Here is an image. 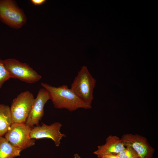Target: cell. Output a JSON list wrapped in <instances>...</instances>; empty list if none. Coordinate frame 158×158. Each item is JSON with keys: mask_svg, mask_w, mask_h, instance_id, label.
I'll return each mask as SVG.
<instances>
[{"mask_svg": "<svg viewBox=\"0 0 158 158\" xmlns=\"http://www.w3.org/2000/svg\"><path fill=\"white\" fill-rule=\"evenodd\" d=\"M10 78H11L10 74L3 60L0 59V89L4 83Z\"/></svg>", "mask_w": 158, "mask_h": 158, "instance_id": "obj_13", "label": "cell"}, {"mask_svg": "<svg viewBox=\"0 0 158 158\" xmlns=\"http://www.w3.org/2000/svg\"><path fill=\"white\" fill-rule=\"evenodd\" d=\"M46 0H31V3L35 5H40L45 3Z\"/></svg>", "mask_w": 158, "mask_h": 158, "instance_id": "obj_15", "label": "cell"}, {"mask_svg": "<svg viewBox=\"0 0 158 158\" xmlns=\"http://www.w3.org/2000/svg\"><path fill=\"white\" fill-rule=\"evenodd\" d=\"M41 85L49 93L51 100L56 108L66 109L72 112L80 108H92V106L85 102L66 85L55 87L42 82Z\"/></svg>", "mask_w": 158, "mask_h": 158, "instance_id": "obj_1", "label": "cell"}, {"mask_svg": "<svg viewBox=\"0 0 158 158\" xmlns=\"http://www.w3.org/2000/svg\"><path fill=\"white\" fill-rule=\"evenodd\" d=\"M22 150L11 144L3 137H0V158H14L20 155Z\"/></svg>", "mask_w": 158, "mask_h": 158, "instance_id": "obj_12", "label": "cell"}, {"mask_svg": "<svg viewBox=\"0 0 158 158\" xmlns=\"http://www.w3.org/2000/svg\"><path fill=\"white\" fill-rule=\"evenodd\" d=\"M99 158H121L117 154H107L101 156Z\"/></svg>", "mask_w": 158, "mask_h": 158, "instance_id": "obj_16", "label": "cell"}, {"mask_svg": "<svg viewBox=\"0 0 158 158\" xmlns=\"http://www.w3.org/2000/svg\"><path fill=\"white\" fill-rule=\"evenodd\" d=\"M50 99V96L48 91L43 87L40 88L35 99L25 124L31 127L39 125V121L44 115V106Z\"/></svg>", "mask_w": 158, "mask_h": 158, "instance_id": "obj_9", "label": "cell"}, {"mask_svg": "<svg viewBox=\"0 0 158 158\" xmlns=\"http://www.w3.org/2000/svg\"><path fill=\"white\" fill-rule=\"evenodd\" d=\"M10 107L0 104V137H3L13 123Z\"/></svg>", "mask_w": 158, "mask_h": 158, "instance_id": "obj_11", "label": "cell"}, {"mask_svg": "<svg viewBox=\"0 0 158 158\" xmlns=\"http://www.w3.org/2000/svg\"><path fill=\"white\" fill-rule=\"evenodd\" d=\"M125 147L121 138L116 136L110 135L106 139L105 143L98 146L97 149L93 153L99 158L104 155L117 154Z\"/></svg>", "mask_w": 158, "mask_h": 158, "instance_id": "obj_10", "label": "cell"}, {"mask_svg": "<svg viewBox=\"0 0 158 158\" xmlns=\"http://www.w3.org/2000/svg\"><path fill=\"white\" fill-rule=\"evenodd\" d=\"M35 99L32 93L27 90L13 100L10 109L14 122L25 123Z\"/></svg>", "mask_w": 158, "mask_h": 158, "instance_id": "obj_6", "label": "cell"}, {"mask_svg": "<svg viewBox=\"0 0 158 158\" xmlns=\"http://www.w3.org/2000/svg\"><path fill=\"white\" fill-rule=\"evenodd\" d=\"M0 20L10 27L19 29L26 23L27 18L16 1L0 0Z\"/></svg>", "mask_w": 158, "mask_h": 158, "instance_id": "obj_3", "label": "cell"}, {"mask_svg": "<svg viewBox=\"0 0 158 158\" xmlns=\"http://www.w3.org/2000/svg\"><path fill=\"white\" fill-rule=\"evenodd\" d=\"M117 155L121 158H139L135 150L131 147L127 146Z\"/></svg>", "mask_w": 158, "mask_h": 158, "instance_id": "obj_14", "label": "cell"}, {"mask_svg": "<svg viewBox=\"0 0 158 158\" xmlns=\"http://www.w3.org/2000/svg\"><path fill=\"white\" fill-rule=\"evenodd\" d=\"M62 126V124L59 122H55L49 125L42 123L41 126L38 125L32 128L30 138L34 139H51L54 141L55 145L59 147L61 140L66 136L65 134L61 133L60 131Z\"/></svg>", "mask_w": 158, "mask_h": 158, "instance_id": "obj_8", "label": "cell"}, {"mask_svg": "<svg viewBox=\"0 0 158 158\" xmlns=\"http://www.w3.org/2000/svg\"><path fill=\"white\" fill-rule=\"evenodd\" d=\"M3 61L11 78L18 79L28 83H36L42 78L41 75L25 63L12 58Z\"/></svg>", "mask_w": 158, "mask_h": 158, "instance_id": "obj_5", "label": "cell"}, {"mask_svg": "<svg viewBox=\"0 0 158 158\" xmlns=\"http://www.w3.org/2000/svg\"><path fill=\"white\" fill-rule=\"evenodd\" d=\"M32 128L25 123L14 122L5 135V138L12 145L21 150L35 144L30 133Z\"/></svg>", "mask_w": 158, "mask_h": 158, "instance_id": "obj_4", "label": "cell"}, {"mask_svg": "<svg viewBox=\"0 0 158 158\" xmlns=\"http://www.w3.org/2000/svg\"><path fill=\"white\" fill-rule=\"evenodd\" d=\"M96 84L87 67L82 66L72 83L70 88L81 99L91 106L93 92Z\"/></svg>", "mask_w": 158, "mask_h": 158, "instance_id": "obj_2", "label": "cell"}, {"mask_svg": "<svg viewBox=\"0 0 158 158\" xmlns=\"http://www.w3.org/2000/svg\"><path fill=\"white\" fill-rule=\"evenodd\" d=\"M74 158H81V157L78 154H74Z\"/></svg>", "mask_w": 158, "mask_h": 158, "instance_id": "obj_17", "label": "cell"}, {"mask_svg": "<svg viewBox=\"0 0 158 158\" xmlns=\"http://www.w3.org/2000/svg\"><path fill=\"white\" fill-rule=\"evenodd\" d=\"M121 140L125 146L132 147L138 154L139 158H152L154 149L148 142L144 137L138 134H127L123 135Z\"/></svg>", "mask_w": 158, "mask_h": 158, "instance_id": "obj_7", "label": "cell"}]
</instances>
